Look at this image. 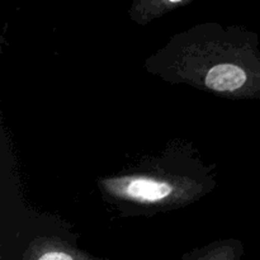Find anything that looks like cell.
<instances>
[{
	"label": "cell",
	"instance_id": "obj_1",
	"mask_svg": "<svg viewBox=\"0 0 260 260\" xmlns=\"http://www.w3.org/2000/svg\"><path fill=\"white\" fill-rule=\"evenodd\" d=\"M144 68L169 84L234 101H260L259 36L239 25L205 22L175 33Z\"/></svg>",
	"mask_w": 260,
	"mask_h": 260
},
{
	"label": "cell",
	"instance_id": "obj_2",
	"mask_svg": "<svg viewBox=\"0 0 260 260\" xmlns=\"http://www.w3.org/2000/svg\"><path fill=\"white\" fill-rule=\"evenodd\" d=\"M96 185L104 203L121 217H145L202 200L217 185V173L192 142L174 140L159 154L101 177Z\"/></svg>",
	"mask_w": 260,
	"mask_h": 260
},
{
	"label": "cell",
	"instance_id": "obj_3",
	"mask_svg": "<svg viewBox=\"0 0 260 260\" xmlns=\"http://www.w3.org/2000/svg\"><path fill=\"white\" fill-rule=\"evenodd\" d=\"M69 223L36 215L18 239L19 260H104L81 249Z\"/></svg>",
	"mask_w": 260,
	"mask_h": 260
},
{
	"label": "cell",
	"instance_id": "obj_4",
	"mask_svg": "<svg viewBox=\"0 0 260 260\" xmlns=\"http://www.w3.org/2000/svg\"><path fill=\"white\" fill-rule=\"evenodd\" d=\"M192 0H136L132 3L128 15L132 22L146 25L170 12L189 5Z\"/></svg>",
	"mask_w": 260,
	"mask_h": 260
},
{
	"label": "cell",
	"instance_id": "obj_5",
	"mask_svg": "<svg viewBox=\"0 0 260 260\" xmlns=\"http://www.w3.org/2000/svg\"><path fill=\"white\" fill-rule=\"evenodd\" d=\"M243 255L244 244L240 240L222 239L184 254L182 260H240Z\"/></svg>",
	"mask_w": 260,
	"mask_h": 260
}]
</instances>
